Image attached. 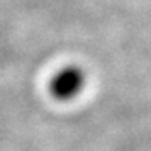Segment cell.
<instances>
[{
  "instance_id": "1",
  "label": "cell",
  "mask_w": 151,
  "mask_h": 151,
  "mask_svg": "<svg viewBox=\"0 0 151 151\" xmlns=\"http://www.w3.org/2000/svg\"><path fill=\"white\" fill-rule=\"evenodd\" d=\"M85 84V76L81 68L68 66L53 76L50 82V92L58 100H71L81 93Z\"/></svg>"
}]
</instances>
